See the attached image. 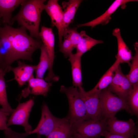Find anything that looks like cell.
Returning <instances> with one entry per match:
<instances>
[{
    "mask_svg": "<svg viewBox=\"0 0 138 138\" xmlns=\"http://www.w3.org/2000/svg\"><path fill=\"white\" fill-rule=\"evenodd\" d=\"M106 122L108 132L129 138H137V129L132 119L123 121L118 120L114 117L107 119Z\"/></svg>",
    "mask_w": 138,
    "mask_h": 138,
    "instance_id": "9",
    "label": "cell"
},
{
    "mask_svg": "<svg viewBox=\"0 0 138 138\" xmlns=\"http://www.w3.org/2000/svg\"><path fill=\"white\" fill-rule=\"evenodd\" d=\"M27 30L22 26L14 28L7 24L0 27V37L5 50L2 67L8 72L10 65L16 61L22 59L32 61L33 53L40 49L42 44L41 40L29 35Z\"/></svg>",
    "mask_w": 138,
    "mask_h": 138,
    "instance_id": "1",
    "label": "cell"
},
{
    "mask_svg": "<svg viewBox=\"0 0 138 138\" xmlns=\"http://www.w3.org/2000/svg\"><path fill=\"white\" fill-rule=\"evenodd\" d=\"M59 47V51L63 54L65 58L68 57L72 53V51L75 48L71 41L65 38H64L63 40Z\"/></svg>",
    "mask_w": 138,
    "mask_h": 138,
    "instance_id": "28",
    "label": "cell"
},
{
    "mask_svg": "<svg viewBox=\"0 0 138 138\" xmlns=\"http://www.w3.org/2000/svg\"><path fill=\"white\" fill-rule=\"evenodd\" d=\"M45 0H24L21 4L18 13L11 20L12 25L15 21L18 25L28 30L32 38L41 40L39 28L41 17L44 9Z\"/></svg>",
    "mask_w": 138,
    "mask_h": 138,
    "instance_id": "2",
    "label": "cell"
},
{
    "mask_svg": "<svg viewBox=\"0 0 138 138\" xmlns=\"http://www.w3.org/2000/svg\"><path fill=\"white\" fill-rule=\"evenodd\" d=\"M102 116L107 119L114 117L119 111L125 110L131 114L127 102L112 93L107 88L99 93Z\"/></svg>",
    "mask_w": 138,
    "mask_h": 138,
    "instance_id": "4",
    "label": "cell"
},
{
    "mask_svg": "<svg viewBox=\"0 0 138 138\" xmlns=\"http://www.w3.org/2000/svg\"><path fill=\"white\" fill-rule=\"evenodd\" d=\"M136 0H116L114 1L107 10L100 16L85 23L77 25V27L84 26L90 27L92 28L99 25H104L110 20L111 15L120 6L125 8L126 4L130 2H137Z\"/></svg>",
    "mask_w": 138,
    "mask_h": 138,
    "instance_id": "14",
    "label": "cell"
},
{
    "mask_svg": "<svg viewBox=\"0 0 138 138\" xmlns=\"http://www.w3.org/2000/svg\"><path fill=\"white\" fill-rule=\"evenodd\" d=\"M135 53L132 60L130 65V69L126 77L132 86L138 82V43L134 44Z\"/></svg>",
    "mask_w": 138,
    "mask_h": 138,
    "instance_id": "25",
    "label": "cell"
},
{
    "mask_svg": "<svg viewBox=\"0 0 138 138\" xmlns=\"http://www.w3.org/2000/svg\"><path fill=\"white\" fill-rule=\"evenodd\" d=\"M82 31L81 39L75 48L76 50V53L82 55L95 45L103 42L102 40L94 39L87 35L85 31Z\"/></svg>",
    "mask_w": 138,
    "mask_h": 138,
    "instance_id": "23",
    "label": "cell"
},
{
    "mask_svg": "<svg viewBox=\"0 0 138 138\" xmlns=\"http://www.w3.org/2000/svg\"><path fill=\"white\" fill-rule=\"evenodd\" d=\"M71 138H82L76 133H75Z\"/></svg>",
    "mask_w": 138,
    "mask_h": 138,
    "instance_id": "33",
    "label": "cell"
},
{
    "mask_svg": "<svg viewBox=\"0 0 138 138\" xmlns=\"http://www.w3.org/2000/svg\"><path fill=\"white\" fill-rule=\"evenodd\" d=\"M28 85L21 91V96L26 98L30 94L35 95H47L52 82L45 81L43 79L35 78L32 75L28 81Z\"/></svg>",
    "mask_w": 138,
    "mask_h": 138,
    "instance_id": "13",
    "label": "cell"
},
{
    "mask_svg": "<svg viewBox=\"0 0 138 138\" xmlns=\"http://www.w3.org/2000/svg\"><path fill=\"white\" fill-rule=\"evenodd\" d=\"M82 55L78 53H72L68 57L71 65L72 83L74 87L82 86V74L81 59Z\"/></svg>",
    "mask_w": 138,
    "mask_h": 138,
    "instance_id": "17",
    "label": "cell"
},
{
    "mask_svg": "<svg viewBox=\"0 0 138 138\" xmlns=\"http://www.w3.org/2000/svg\"><path fill=\"white\" fill-rule=\"evenodd\" d=\"M7 70L3 67L0 68V105L2 108L0 110L10 115L13 110L8 101L4 76Z\"/></svg>",
    "mask_w": 138,
    "mask_h": 138,
    "instance_id": "22",
    "label": "cell"
},
{
    "mask_svg": "<svg viewBox=\"0 0 138 138\" xmlns=\"http://www.w3.org/2000/svg\"><path fill=\"white\" fill-rule=\"evenodd\" d=\"M74 132L72 124L66 117L46 138H71Z\"/></svg>",
    "mask_w": 138,
    "mask_h": 138,
    "instance_id": "20",
    "label": "cell"
},
{
    "mask_svg": "<svg viewBox=\"0 0 138 138\" xmlns=\"http://www.w3.org/2000/svg\"><path fill=\"white\" fill-rule=\"evenodd\" d=\"M77 28L68 27L64 30L62 34L63 38L68 39L75 48L81 40L82 34V31L80 33L77 32Z\"/></svg>",
    "mask_w": 138,
    "mask_h": 138,
    "instance_id": "27",
    "label": "cell"
},
{
    "mask_svg": "<svg viewBox=\"0 0 138 138\" xmlns=\"http://www.w3.org/2000/svg\"><path fill=\"white\" fill-rule=\"evenodd\" d=\"M111 82L107 88L109 91L126 101L131 90L132 86L122 72L119 65L115 69Z\"/></svg>",
    "mask_w": 138,
    "mask_h": 138,
    "instance_id": "11",
    "label": "cell"
},
{
    "mask_svg": "<svg viewBox=\"0 0 138 138\" xmlns=\"http://www.w3.org/2000/svg\"><path fill=\"white\" fill-rule=\"evenodd\" d=\"M102 136H104L105 138H129L123 136L111 133L107 131H105L104 132Z\"/></svg>",
    "mask_w": 138,
    "mask_h": 138,
    "instance_id": "31",
    "label": "cell"
},
{
    "mask_svg": "<svg viewBox=\"0 0 138 138\" xmlns=\"http://www.w3.org/2000/svg\"><path fill=\"white\" fill-rule=\"evenodd\" d=\"M64 118H60L54 116L51 113L48 106L43 104L41 107V115L40 120L36 128L28 132L20 133L24 137L33 134L37 135L47 136L64 120Z\"/></svg>",
    "mask_w": 138,
    "mask_h": 138,
    "instance_id": "6",
    "label": "cell"
},
{
    "mask_svg": "<svg viewBox=\"0 0 138 138\" xmlns=\"http://www.w3.org/2000/svg\"><path fill=\"white\" fill-rule=\"evenodd\" d=\"M74 133L82 138H100L107 130L106 119L94 121L91 120L72 123Z\"/></svg>",
    "mask_w": 138,
    "mask_h": 138,
    "instance_id": "5",
    "label": "cell"
},
{
    "mask_svg": "<svg viewBox=\"0 0 138 138\" xmlns=\"http://www.w3.org/2000/svg\"><path fill=\"white\" fill-rule=\"evenodd\" d=\"M17 63V66L13 67L10 66L9 70L13 72L14 75V79L17 82L19 86H22L27 82L33 75L36 65L27 64L19 60L18 61Z\"/></svg>",
    "mask_w": 138,
    "mask_h": 138,
    "instance_id": "15",
    "label": "cell"
},
{
    "mask_svg": "<svg viewBox=\"0 0 138 138\" xmlns=\"http://www.w3.org/2000/svg\"><path fill=\"white\" fill-rule=\"evenodd\" d=\"M10 115L0 110V130L4 131L8 128L7 125V117Z\"/></svg>",
    "mask_w": 138,
    "mask_h": 138,
    "instance_id": "30",
    "label": "cell"
},
{
    "mask_svg": "<svg viewBox=\"0 0 138 138\" xmlns=\"http://www.w3.org/2000/svg\"><path fill=\"white\" fill-rule=\"evenodd\" d=\"M34 104V100L32 98L25 102H19L7 120V126L12 125H20L24 127L26 132L31 131L32 127L29 123L28 118Z\"/></svg>",
    "mask_w": 138,
    "mask_h": 138,
    "instance_id": "7",
    "label": "cell"
},
{
    "mask_svg": "<svg viewBox=\"0 0 138 138\" xmlns=\"http://www.w3.org/2000/svg\"><path fill=\"white\" fill-rule=\"evenodd\" d=\"M60 91L65 94L68 99L69 109L68 114L66 117L71 123L90 120L77 88L73 86L67 87L62 85Z\"/></svg>",
    "mask_w": 138,
    "mask_h": 138,
    "instance_id": "3",
    "label": "cell"
},
{
    "mask_svg": "<svg viewBox=\"0 0 138 138\" xmlns=\"http://www.w3.org/2000/svg\"><path fill=\"white\" fill-rule=\"evenodd\" d=\"M81 0H69L62 2L63 13V27L64 30L69 27L73 21L76 11L82 1Z\"/></svg>",
    "mask_w": 138,
    "mask_h": 138,
    "instance_id": "18",
    "label": "cell"
},
{
    "mask_svg": "<svg viewBox=\"0 0 138 138\" xmlns=\"http://www.w3.org/2000/svg\"><path fill=\"white\" fill-rule=\"evenodd\" d=\"M44 10L50 16L52 26L56 27L58 31L59 45L63 41V13L62 7L57 0H49L45 4Z\"/></svg>",
    "mask_w": 138,
    "mask_h": 138,
    "instance_id": "12",
    "label": "cell"
},
{
    "mask_svg": "<svg viewBox=\"0 0 138 138\" xmlns=\"http://www.w3.org/2000/svg\"><path fill=\"white\" fill-rule=\"evenodd\" d=\"M127 102L131 112V115H138V82L132 85L128 97Z\"/></svg>",
    "mask_w": 138,
    "mask_h": 138,
    "instance_id": "26",
    "label": "cell"
},
{
    "mask_svg": "<svg viewBox=\"0 0 138 138\" xmlns=\"http://www.w3.org/2000/svg\"><path fill=\"white\" fill-rule=\"evenodd\" d=\"M40 49L41 53L39 61L38 64L36 65L35 71L36 77L43 79L46 71L49 69L50 61L46 49L43 43Z\"/></svg>",
    "mask_w": 138,
    "mask_h": 138,
    "instance_id": "24",
    "label": "cell"
},
{
    "mask_svg": "<svg viewBox=\"0 0 138 138\" xmlns=\"http://www.w3.org/2000/svg\"><path fill=\"white\" fill-rule=\"evenodd\" d=\"M78 88L80 96L84 103L89 119L94 121L103 119L99 93H93L90 90L86 91L82 86Z\"/></svg>",
    "mask_w": 138,
    "mask_h": 138,
    "instance_id": "10",
    "label": "cell"
},
{
    "mask_svg": "<svg viewBox=\"0 0 138 138\" xmlns=\"http://www.w3.org/2000/svg\"><path fill=\"white\" fill-rule=\"evenodd\" d=\"M3 62V59L2 55L0 51V68L2 66Z\"/></svg>",
    "mask_w": 138,
    "mask_h": 138,
    "instance_id": "32",
    "label": "cell"
},
{
    "mask_svg": "<svg viewBox=\"0 0 138 138\" xmlns=\"http://www.w3.org/2000/svg\"><path fill=\"white\" fill-rule=\"evenodd\" d=\"M4 136L3 138H26L21 136L20 133L17 132L8 128L4 131ZM36 138H41L40 136L37 135Z\"/></svg>",
    "mask_w": 138,
    "mask_h": 138,
    "instance_id": "29",
    "label": "cell"
},
{
    "mask_svg": "<svg viewBox=\"0 0 138 138\" xmlns=\"http://www.w3.org/2000/svg\"><path fill=\"white\" fill-rule=\"evenodd\" d=\"M112 34L116 37L117 42L118 52L116 57V59L120 63H127L130 66V62L133 57L132 53L123 41L120 29L118 28H115L112 31Z\"/></svg>",
    "mask_w": 138,
    "mask_h": 138,
    "instance_id": "16",
    "label": "cell"
},
{
    "mask_svg": "<svg viewBox=\"0 0 138 138\" xmlns=\"http://www.w3.org/2000/svg\"><path fill=\"white\" fill-rule=\"evenodd\" d=\"M0 19H1V18H0V24H1Z\"/></svg>",
    "mask_w": 138,
    "mask_h": 138,
    "instance_id": "34",
    "label": "cell"
},
{
    "mask_svg": "<svg viewBox=\"0 0 138 138\" xmlns=\"http://www.w3.org/2000/svg\"><path fill=\"white\" fill-rule=\"evenodd\" d=\"M120 64L119 61L116 59L113 64L103 75L95 86L90 90V91L93 93H99L101 91L107 88L112 82L115 70Z\"/></svg>",
    "mask_w": 138,
    "mask_h": 138,
    "instance_id": "21",
    "label": "cell"
},
{
    "mask_svg": "<svg viewBox=\"0 0 138 138\" xmlns=\"http://www.w3.org/2000/svg\"><path fill=\"white\" fill-rule=\"evenodd\" d=\"M24 0H0V17L4 24L11 26L12 13Z\"/></svg>",
    "mask_w": 138,
    "mask_h": 138,
    "instance_id": "19",
    "label": "cell"
},
{
    "mask_svg": "<svg viewBox=\"0 0 138 138\" xmlns=\"http://www.w3.org/2000/svg\"><path fill=\"white\" fill-rule=\"evenodd\" d=\"M40 39L45 47L48 55L50 61V66L47 76L45 78L46 81L52 82L58 81L59 77L54 74L53 70L55 58L54 46L55 37L51 28L42 26L39 32Z\"/></svg>",
    "mask_w": 138,
    "mask_h": 138,
    "instance_id": "8",
    "label": "cell"
}]
</instances>
